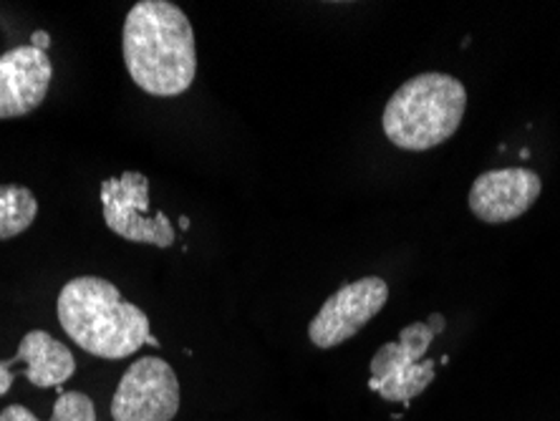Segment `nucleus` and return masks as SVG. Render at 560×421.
I'll list each match as a JSON object with an SVG mask.
<instances>
[{
	"label": "nucleus",
	"mask_w": 560,
	"mask_h": 421,
	"mask_svg": "<svg viewBox=\"0 0 560 421\" xmlns=\"http://www.w3.org/2000/svg\"><path fill=\"white\" fill-rule=\"evenodd\" d=\"M179 227L187 230L189 227V218H179Z\"/></svg>",
	"instance_id": "nucleus-15"
},
{
	"label": "nucleus",
	"mask_w": 560,
	"mask_h": 421,
	"mask_svg": "<svg viewBox=\"0 0 560 421\" xmlns=\"http://www.w3.org/2000/svg\"><path fill=\"white\" fill-rule=\"evenodd\" d=\"M467 89L452 73L427 71L409 79L386 102L382 129L405 152H430L459 129Z\"/></svg>",
	"instance_id": "nucleus-3"
},
{
	"label": "nucleus",
	"mask_w": 560,
	"mask_h": 421,
	"mask_svg": "<svg viewBox=\"0 0 560 421\" xmlns=\"http://www.w3.org/2000/svg\"><path fill=\"white\" fill-rule=\"evenodd\" d=\"M31 46L46 54L48 48H51V33H48V31H36V33H33V36H31Z\"/></svg>",
	"instance_id": "nucleus-13"
},
{
	"label": "nucleus",
	"mask_w": 560,
	"mask_h": 421,
	"mask_svg": "<svg viewBox=\"0 0 560 421\" xmlns=\"http://www.w3.org/2000/svg\"><path fill=\"white\" fill-rule=\"evenodd\" d=\"M542 192V179L533 169H490L469 187L467 204L477 220L502 225L523 218Z\"/></svg>",
	"instance_id": "nucleus-8"
},
{
	"label": "nucleus",
	"mask_w": 560,
	"mask_h": 421,
	"mask_svg": "<svg viewBox=\"0 0 560 421\" xmlns=\"http://www.w3.org/2000/svg\"><path fill=\"white\" fill-rule=\"evenodd\" d=\"M434 336L436 331L427 320H417L401 331L399 341L384 343L369 366V389L392 404H409L422 396L436 376V363L427 359Z\"/></svg>",
	"instance_id": "nucleus-4"
},
{
	"label": "nucleus",
	"mask_w": 560,
	"mask_h": 421,
	"mask_svg": "<svg viewBox=\"0 0 560 421\" xmlns=\"http://www.w3.org/2000/svg\"><path fill=\"white\" fill-rule=\"evenodd\" d=\"M183 394L175 369L160 356H142L125 371L112 399L114 421H172Z\"/></svg>",
	"instance_id": "nucleus-6"
},
{
	"label": "nucleus",
	"mask_w": 560,
	"mask_h": 421,
	"mask_svg": "<svg viewBox=\"0 0 560 421\" xmlns=\"http://www.w3.org/2000/svg\"><path fill=\"white\" fill-rule=\"evenodd\" d=\"M121 54L135 84L150 96H179L197 73L195 28L170 0H139L121 33Z\"/></svg>",
	"instance_id": "nucleus-1"
},
{
	"label": "nucleus",
	"mask_w": 560,
	"mask_h": 421,
	"mask_svg": "<svg viewBox=\"0 0 560 421\" xmlns=\"http://www.w3.org/2000/svg\"><path fill=\"white\" fill-rule=\"evenodd\" d=\"M54 79L48 54L19 46L0 56V119L26 117L44 104Z\"/></svg>",
	"instance_id": "nucleus-9"
},
{
	"label": "nucleus",
	"mask_w": 560,
	"mask_h": 421,
	"mask_svg": "<svg viewBox=\"0 0 560 421\" xmlns=\"http://www.w3.org/2000/svg\"><path fill=\"white\" fill-rule=\"evenodd\" d=\"M73 371L77 359L69 346L36 328L23 336L19 353L11 361H0V396L11 391L15 376H26L36 389H56L69 382Z\"/></svg>",
	"instance_id": "nucleus-10"
},
{
	"label": "nucleus",
	"mask_w": 560,
	"mask_h": 421,
	"mask_svg": "<svg viewBox=\"0 0 560 421\" xmlns=\"http://www.w3.org/2000/svg\"><path fill=\"white\" fill-rule=\"evenodd\" d=\"M427 324H430L434 331H436V336H440L442 331H444V318H442V313H432L430 318H427Z\"/></svg>",
	"instance_id": "nucleus-14"
},
{
	"label": "nucleus",
	"mask_w": 560,
	"mask_h": 421,
	"mask_svg": "<svg viewBox=\"0 0 560 421\" xmlns=\"http://www.w3.org/2000/svg\"><path fill=\"white\" fill-rule=\"evenodd\" d=\"M59 324L92 356L119 361L150 341L152 328L139 305L125 301L119 288L96 276H81L61 288L56 301Z\"/></svg>",
	"instance_id": "nucleus-2"
},
{
	"label": "nucleus",
	"mask_w": 560,
	"mask_h": 421,
	"mask_svg": "<svg viewBox=\"0 0 560 421\" xmlns=\"http://www.w3.org/2000/svg\"><path fill=\"white\" fill-rule=\"evenodd\" d=\"M386 301H389V285L378 276H366L341 285L313 316L308 326L311 343L320 351L346 343L382 313Z\"/></svg>",
	"instance_id": "nucleus-7"
},
{
	"label": "nucleus",
	"mask_w": 560,
	"mask_h": 421,
	"mask_svg": "<svg viewBox=\"0 0 560 421\" xmlns=\"http://www.w3.org/2000/svg\"><path fill=\"white\" fill-rule=\"evenodd\" d=\"M0 421H40L28 407L13 404L0 411ZM51 421H96V407L92 396L81 391H61L54 404Z\"/></svg>",
	"instance_id": "nucleus-12"
},
{
	"label": "nucleus",
	"mask_w": 560,
	"mask_h": 421,
	"mask_svg": "<svg viewBox=\"0 0 560 421\" xmlns=\"http://www.w3.org/2000/svg\"><path fill=\"white\" fill-rule=\"evenodd\" d=\"M98 197H102L104 222L114 235L154 247L175 245V227L162 210H152L150 179L142 172L129 169L119 177L104 179Z\"/></svg>",
	"instance_id": "nucleus-5"
},
{
	"label": "nucleus",
	"mask_w": 560,
	"mask_h": 421,
	"mask_svg": "<svg viewBox=\"0 0 560 421\" xmlns=\"http://www.w3.org/2000/svg\"><path fill=\"white\" fill-rule=\"evenodd\" d=\"M38 200L23 185H0V241H11L36 222Z\"/></svg>",
	"instance_id": "nucleus-11"
},
{
	"label": "nucleus",
	"mask_w": 560,
	"mask_h": 421,
	"mask_svg": "<svg viewBox=\"0 0 560 421\" xmlns=\"http://www.w3.org/2000/svg\"><path fill=\"white\" fill-rule=\"evenodd\" d=\"M147 343H150V346H154V349H160V341H156V338H154V336H150V341H147Z\"/></svg>",
	"instance_id": "nucleus-16"
}]
</instances>
